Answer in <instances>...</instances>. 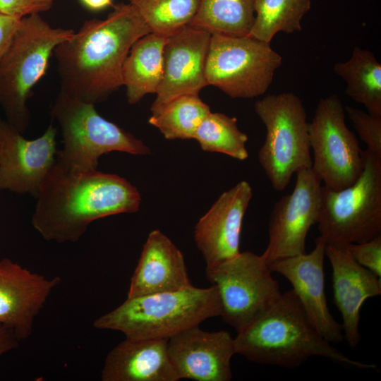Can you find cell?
<instances>
[{"label": "cell", "mask_w": 381, "mask_h": 381, "mask_svg": "<svg viewBox=\"0 0 381 381\" xmlns=\"http://www.w3.org/2000/svg\"><path fill=\"white\" fill-rule=\"evenodd\" d=\"M150 32L136 11L119 3L104 19L85 20L54 51L60 91L95 104L122 86L123 62L134 42Z\"/></svg>", "instance_id": "obj_1"}, {"label": "cell", "mask_w": 381, "mask_h": 381, "mask_svg": "<svg viewBox=\"0 0 381 381\" xmlns=\"http://www.w3.org/2000/svg\"><path fill=\"white\" fill-rule=\"evenodd\" d=\"M31 223L46 241L77 242L92 222L138 211L141 196L130 182L97 169L71 170L56 159L43 179Z\"/></svg>", "instance_id": "obj_2"}, {"label": "cell", "mask_w": 381, "mask_h": 381, "mask_svg": "<svg viewBox=\"0 0 381 381\" xmlns=\"http://www.w3.org/2000/svg\"><path fill=\"white\" fill-rule=\"evenodd\" d=\"M236 353L251 362L286 368L299 367L312 356L361 369L374 364L353 360L325 340L309 322L294 291L281 294L258 320L237 332Z\"/></svg>", "instance_id": "obj_3"}, {"label": "cell", "mask_w": 381, "mask_h": 381, "mask_svg": "<svg viewBox=\"0 0 381 381\" xmlns=\"http://www.w3.org/2000/svg\"><path fill=\"white\" fill-rule=\"evenodd\" d=\"M221 313L215 286L192 285L176 291L127 297L117 308L98 317L93 327L118 331L127 338L169 339Z\"/></svg>", "instance_id": "obj_4"}, {"label": "cell", "mask_w": 381, "mask_h": 381, "mask_svg": "<svg viewBox=\"0 0 381 381\" xmlns=\"http://www.w3.org/2000/svg\"><path fill=\"white\" fill-rule=\"evenodd\" d=\"M73 32L52 27L40 14L20 19L0 61V106L22 134L30 121L28 100L32 89L45 75L56 46Z\"/></svg>", "instance_id": "obj_5"}, {"label": "cell", "mask_w": 381, "mask_h": 381, "mask_svg": "<svg viewBox=\"0 0 381 381\" xmlns=\"http://www.w3.org/2000/svg\"><path fill=\"white\" fill-rule=\"evenodd\" d=\"M95 106L62 91L58 93L50 114L63 137V149L57 154L59 162L71 170L88 171L97 169L99 158L109 152L150 154L142 140L105 119Z\"/></svg>", "instance_id": "obj_6"}, {"label": "cell", "mask_w": 381, "mask_h": 381, "mask_svg": "<svg viewBox=\"0 0 381 381\" xmlns=\"http://www.w3.org/2000/svg\"><path fill=\"white\" fill-rule=\"evenodd\" d=\"M363 171L339 190L322 186L318 220L327 245L346 246L381 235V158L363 150Z\"/></svg>", "instance_id": "obj_7"}, {"label": "cell", "mask_w": 381, "mask_h": 381, "mask_svg": "<svg viewBox=\"0 0 381 381\" xmlns=\"http://www.w3.org/2000/svg\"><path fill=\"white\" fill-rule=\"evenodd\" d=\"M254 109L266 128L258 162L272 188L282 191L294 174L312 167L306 112L292 92L267 95Z\"/></svg>", "instance_id": "obj_8"}, {"label": "cell", "mask_w": 381, "mask_h": 381, "mask_svg": "<svg viewBox=\"0 0 381 381\" xmlns=\"http://www.w3.org/2000/svg\"><path fill=\"white\" fill-rule=\"evenodd\" d=\"M282 61L269 42L250 36L213 34L205 64L206 80L231 98L256 97L268 90Z\"/></svg>", "instance_id": "obj_9"}, {"label": "cell", "mask_w": 381, "mask_h": 381, "mask_svg": "<svg viewBox=\"0 0 381 381\" xmlns=\"http://www.w3.org/2000/svg\"><path fill=\"white\" fill-rule=\"evenodd\" d=\"M205 272L217 290L220 317L237 332L261 317L282 294L263 253L240 252L230 260L206 267Z\"/></svg>", "instance_id": "obj_10"}, {"label": "cell", "mask_w": 381, "mask_h": 381, "mask_svg": "<svg viewBox=\"0 0 381 381\" xmlns=\"http://www.w3.org/2000/svg\"><path fill=\"white\" fill-rule=\"evenodd\" d=\"M312 169L326 188L339 190L355 183L364 168L363 150L345 121L336 95L320 99L308 123Z\"/></svg>", "instance_id": "obj_11"}, {"label": "cell", "mask_w": 381, "mask_h": 381, "mask_svg": "<svg viewBox=\"0 0 381 381\" xmlns=\"http://www.w3.org/2000/svg\"><path fill=\"white\" fill-rule=\"evenodd\" d=\"M296 174L292 192L281 198L270 214L268 245L263 253L268 263L306 253L307 234L318 223L322 181L312 168Z\"/></svg>", "instance_id": "obj_12"}, {"label": "cell", "mask_w": 381, "mask_h": 381, "mask_svg": "<svg viewBox=\"0 0 381 381\" xmlns=\"http://www.w3.org/2000/svg\"><path fill=\"white\" fill-rule=\"evenodd\" d=\"M56 128L50 124L37 138L28 140L0 118V191L37 195L56 161Z\"/></svg>", "instance_id": "obj_13"}, {"label": "cell", "mask_w": 381, "mask_h": 381, "mask_svg": "<svg viewBox=\"0 0 381 381\" xmlns=\"http://www.w3.org/2000/svg\"><path fill=\"white\" fill-rule=\"evenodd\" d=\"M326 243L320 236L313 250L272 261V272L283 275L291 284L311 325L329 343L344 339L341 325L329 312L325 292L324 259Z\"/></svg>", "instance_id": "obj_14"}, {"label": "cell", "mask_w": 381, "mask_h": 381, "mask_svg": "<svg viewBox=\"0 0 381 381\" xmlns=\"http://www.w3.org/2000/svg\"><path fill=\"white\" fill-rule=\"evenodd\" d=\"M168 353L180 380L232 378L231 360L236 351L234 338L226 331L207 332L193 326L168 339Z\"/></svg>", "instance_id": "obj_15"}, {"label": "cell", "mask_w": 381, "mask_h": 381, "mask_svg": "<svg viewBox=\"0 0 381 381\" xmlns=\"http://www.w3.org/2000/svg\"><path fill=\"white\" fill-rule=\"evenodd\" d=\"M61 277L48 279L9 258L0 260V325L20 341L32 333L36 317Z\"/></svg>", "instance_id": "obj_16"}, {"label": "cell", "mask_w": 381, "mask_h": 381, "mask_svg": "<svg viewBox=\"0 0 381 381\" xmlns=\"http://www.w3.org/2000/svg\"><path fill=\"white\" fill-rule=\"evenodd\" d=\"M253 197L246 181L224 192L198 220L194 229L195 244L206 267H212L239 254L243 220Z\"/></svg>", "instance_id": "obj_17"}, {"label": "cell", "mask_w": 381, "mask_h": 381, "mask_svg": "<svg viewBox=\"0 0 381 381\" xmlns=\"http://www.w3.org/2000/svg\"><path fill=\"white\" fill-rule=\"evenodd\" d=\"M211 34L190 25L168 37L163 52V75L153 103L183 95H198L208 85L205 64Z\"/></svg>", "instance_id": "obj_18"}, {"label": "cell", "mask_w": 381, "mask_h": 381, "mask_svg": "<svg viewBox=\"0 0 381 381\" xmlns=\"http://www.w3.org/2000/svg\"><path fill=\"white\" fill-rule=\"evenodd\" d=\"M325 255L332 269L334 303L342 317V331L351 348L361 339L360 310L364 301L381 294V280L358 264L346 246L327 245Z\"/></svg>", "instance_id": "obj_19"}, {"label": "cell", "mask_w": 381, "mask_h": 381, "mask_svg": "<svg viewBox=\"0 0 381 381\" xmlns=\"http://www.w3.org/2000/svg\"><path fill=\"white\" fill-rule=\"evenodd\" d=\"M190 286L181 251L159 230L152 231L131 277L127 297L176 291Z\"/></svg>", "instance_id": "obj_20"}, {"label": "cell", "mask_w": 381, "mask_h": 381, "mask_svg": "<svg viewBox=\"0 0 381 381\" xmlns=\"http://www.w3.org/2000/svg\"><path fill=\"white\" fill-rule=\"evenodd\" d=\"M102 381H177L167 339L126 337L107 355Z\"/></svg>", "instance_id": "obj_21"}, {"label": "cell", "mask_w": 381, "mask_h": 381, "mask_svg": "<svg viewBox=\"0 0 381 381\" xmlns=\"http://www.w3.org/2000/svg\"><path fill=\"white\" fill-rule=\"evenodd\" d=\"M167 37L149 32L132 45L122 68V86L129 104L156 94L163 75V52Z\"/></svg>", "instance_id": "obj_22"}, {"label": "cell", "mask_w": 381, "mask_h": 381, "mask_svg": "<svg viewBox=\"0 0 381 381\" xmlns=\"http://www.w3.org/2000/svg\"><path fill=\"white\" fill-rule=\"evenodd\" d=\"M333 71L346 82V95L381 116V64L372 52L356 47L350 59L336 63Z\"/></svg>", "instance_id": "obj_23"}, {"label": "cell", "mask_w": 381, "mask_h": 381, "mask_svg": "<svg viewBox=\"0 0 381 381\" xmlns=\"http://www.w3.org/2000/svg\"><path fill=\"white\" fill-rule=\"evenodd\" d=\"M255 20L253 0H200L189 24L211 35L250 36Z\"/></svg>", "instance_id": "obj_24"}, {"label": "cell", "mask_w": 381, "mask_h": 381, "mask_svg": "<svg viewBox=\"0 0 381 381\" xmlns=\"http://www.w3.org/2000/svg\"><path fill=\"white\" fill-rule=\"evenodd\" d=\"M149 123L168 140H188L203 119L211 111L198 95H183L151 106Z\"/></svg>", "instance_id": "obj_25"}, {"label": "cell", "mask_w": 381, "mask_h": 381, "mask_svg": "<svg viewBox=\"0 0 381 381\" xmlns=\"http://www.w3.org/2000/svg\"><path fill=\"white\" fill-rule=\"evenodd\" d=\"M254 23L250 36L270 43L278 32L301 31L311 0H253Z\"/></svg>", "instance_id": "obj_26"}, {"label": "cell", "mask_w": 381, "mask_h": 381, "mask_svg": "<svg viewBox=\"0 0 381 381\" xmlns=\"http://www.w3.org/2000/svg\"><path fill=\"white\" fill-rule=\"evenodd\" d=\"M193 139L204 151L222 153L238 160L248 157V136L239 130L236 117L210 111L198 126Z\"/></svg>", "instance_id": "obj_27"}, {"label": "cell", "mask_w": 381, "mask_h": 381, "mask_svg": "<svg viewBox=\"0 0 381 381\" xmlns=\"http://www.w3.org/2000/svg\"><path fill=\"white\" fill-rule=\"evenodd\" d=\"M200 0H129L151 32L169 37L188 25Z\"/></svg>", "instance_id": "obj_28"}, {"label": "cell", "mask_w": 381, "mask_h": 381, "mask_svg": "<svg viewBox=\"0 0 381 381\" xmlns=\"http://www.w3.org/2000/svg\"><path fill=\"white\" fill-rule=\"evenodd\" d=\"M345 111L367 150L381 158V116L349 106Z\"/></svg>", "instance_id": "obj_29"}, {"label": "cell", "mask_w": 381, "mask_h": 381, "mask_svg": "<svg viewBox=\"0 0 381 381\" xmlns=\"http://www.w3.org/2000/svg\"><path fill=\"white\" fill-rule=\"evenodd\" d=\"M346 248L358 264L381 278V235L363 243L348 244Z\"/></svg>", "instance_id": "obj_30"}, {"label": "cell", "mask_w": 381, "mask_h": 381, "mask_svg": "<svg viewBox=\"0 0 381 381\" xmlns=\"http://www.w3.org/2000/svg\"><path fill=\"white\" fill-rule=\"evenodd\" d=\"M54 0H0V13L23 18L49 11Z\"/></svg>", "instance_id": "obj_31"}, {"label": "cell", "mask_w": 381, "mask_h": 381, "mask_svg": "<svg viewBox=\"0 0 381 381\" xmlns=\"http://www.w3.org/2000/svg\"><path fill=\"white\" fill-rule=\"evenodd\" d=\"M20 18L0 13V61Z\"/></svg>", "instance_id": "obj_32"}, {"label": "cell", "mask_w": 381, "mask_h": 381, "mask_svg": "<svg viewBox=\"0 0 381 381\" xmlns=\"http://www.w3.org/2000/svg\"><path fill=\"white\" fill-rule=\"evenodd\" d=\"M20 341L8 327L0 325V357L4 353L17 349Z\"/></svg>", "instance_id": "obj_33"}, {"label": "cell", "mask_w": 381, "mask_h": 381, "mask_svg": "<svg viewBox=\"0 0 381 381\" xmlns=\"http://www.w3.org/2000/svg\"><path fill=\"white\" fill-rule=\"evenodd\" d=\"M80 4L91 12H99L113 7V0H78Z\"/></svg>", "instance_id": "obj_34"}]
</instances>
